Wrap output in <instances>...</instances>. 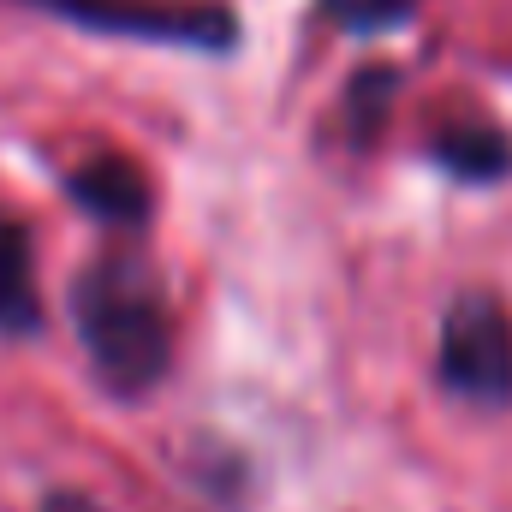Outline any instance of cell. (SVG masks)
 Returning a JSON list of instances; mask_svg holds the SVG:
<instances>
[{"mask_svg": "<svg viewBox=\"0 0 512 512\" xmlns=\"http://www.w3.org/2000/svg\"><path fill=\"white\" fill-rule=\"evenodd\" d=\"M42 322H48V310H42L30 227L0 215V340H36Z\"/></svg>", "mask_w": 512, "mask_h": 512, "instance_id": "5b68a950", "label": "cell"}, {"mask_svg": "<svg viewBox=\"0 0 512 512\" xmlns=\"http://www.w3.org/2000/svg\"><path fill=\"white\" fill-rule=\"evenodd\" d=\"M435 382L489 411L512 405V310L501 292H459L441 310Z\"/></svg>", "mask_w": 512, "mask_h": 512, "instance_id": "3957f363", "label": "cell"}, {"mask_svg": "<svg viewBox=\"0 0 512 512\" xmlns=\"http://www.w3.org/2000/svg\"><path fill=\"white\" fill-rule=\"evenodd\" d=\"M42 512H96V501L78 495V489H54V495L42 501Z\"/></svg>", "mask_w": 512, "mask_h": 512, "instance_id": "9c48e42d", "label": "cell"}, {"mask_svg": "<svg viewBox=\"0 0 512 512\" xmlns=\"http://www.w3.org/2000/svg\"><path fill=\"white\" fill-rule=\"evenodd\" d=\"M36 6L72 30L120 36V42H155V48H191V54H233L239 18L221 0H18Z\"/></svg>", "mask_w": 512, "mask_h": 512, "instance_id": "7a4b0ae2", "label": "cell"}, {"mask_svg": "<svg viewBox=\"0 0 512 512\" xmlns=\"http://www.w3.org/2000/svg\"><path fill=\"white\" fill-rule=\"evenodd\" d=\"M429 161L459 185H501L512 179V131L495 120H453L429 137Z\"/></svg>", "mask_w": 512, "mask_h": 512, "instance_id": "8992f818", "label": "cell"}, {"mask_svg": "<svg viewBox=\"0 0 512 512\" xmlns=\"http://www.w3.org/2000/svg\"><path fill=\"white\" fill-rule=\"evenodd\" d=\"M66 197L84 215H96L102 227H114V233H143L149 215H155V191H149L143 167L126 161V155H96V161L72 167L66 173Z\"/></svg>", "mask_w": 512, "mask_h": 512, "instance_id": "277c9868", "label": "cell"}, {"mask_svg": "<svg viewBox=\"0 0 512 512\" xmlns=\"http://www.w3.org/2000/svg\"><path fill=\"white\" fill-rule=\"evenodd\" d=\"M346 30H393L417 12V0H322Z\"/></svg>", "mask_w": 512, "mask_h": 512, "instance_id": "ba28073f", "label": "cell"}, {"mask_svg": "<svg viewBox=\"0 0 512 512\" xmlns=\"http://www.w3.org/2000/svg\"><path fill=\"white\" fill-rule=\"evenodd\" d=\"M393 96H399V66L376 60V66L352 72V84H346V137H352V149H370L376 143Z\"/></svg>", "mask_w": 512, "mask_h": 512, "instance_id": "52a82bcc", "label": "cell"}, {"mask_svg": "<svg viewBox=\"0 0 512 512\" xmlns=\"http://www.w3.org/2000/svg\"><path fill=\"white\" fill-rule=\"evenodd\" d=\"M72 322L96 376L120 399H143L173 370V316L143 251H102L72 280Z\"/></svg>", "mask_w": 512, "mask_h": 512, "instance_id": "6da1fadb", "label": "cell"}]
</instances>
